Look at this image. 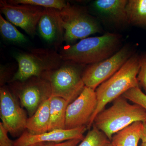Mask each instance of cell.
Here are the masks:
<instances>
[{
  "instance_id": "obj_24",
  "label": "cell",
  "mask_w": 146,
  "mask_h": 146,
  "mask_svg": "<svg viewBox=\"0 0 146 146\" xmlns=\"http://www.w3.org/2000/svg\"><path fill=\"white\" fill-rule=\"evenodd\" d=\"M8 133L2 123H0V146H14V141L8 137Z\"/></svg>"
},
{
  "instance_id": "obj_13",
  "label": "cell",
  "mask_w": 146,
  "mask_h": 146,
  "mask_svg": "<svg viewBox=\"0 0 146 146\" xmlns=\"http://www.w3.org/2000/svg\"><path fill=\"white\" fill-rule=\"evenodd\" d=\"M37 27L40 36L50 44L58 46L64 42V31L58 10L44 8Z\"/></svg>"
},
{
  "instance_id": "obj_19",
  "label": "cell",
  "mask_w": 146,
  "mask_h": 146,
  "mask_svg": "<svg viewBox=\"0 0 146 146\" xmlns=\"http://www.w3.org/2000/svg\"><path fill=\"white\" fill-rule=\"evenodd\" d=\"M0 33L5 41L14 44H23L28 41L26 36L1 14L0 15Z\"/></svg>"
},
{
  "instance_id": "obj_2",
  "label": "cell",
  "mask_w": 146,
  "mask_h": 146,
  "mask_svg": "<svg viewBox=\"0 0 146 146\" xmlns=\"http://www.w3.org/2000/svg\"><path fill=\"white\" fill-rule=\"evenodd\" d=\"M140 68V56L133 54L111 77L96 89L98 101L96 109L87 126L92 127L97 115L106 105L113 101L131 88L139 87L137 76Z\"/></svg>"
},
{
  "instance_id": "obj_14",
  "label": "cell",
  "mask_w": 146,
  "mask_h": 146,
  "mask_svg": "<svg viewBox=\"0 0 146 146\" xmlns=\"http://www.w3.org/2000/svg\"><path fill=\"white\" fill-rule=\"evenodd\" d=\"M127 0H97L94 7L106 18L118 25L128 23L126 12Z\"/></svg>"
},
{
  "instance_id": "obj_18",
  "label": "cell",
  "mask_w": 146,
  "mask_h": 146,
  "mask_svg": "<svg viewBox=\"0 0 146 146\" xmlns=\"http://www.w3.org/2000/svg\"><path fill=\"white\" fill-rule=\"evenodd\" d=\"M128 23L146 27V0H129L126 6Z\"/></svg>"
},
{
  "instance_id": "obj_15",
  "label": "cell",
  "mask_w": 146,
  "mask_h": 146,
  "mask_svg": "<svg viewBox=\"0 0 146 146\" xmlns=\"http://www.w3.org/2000/svg\"><path fill=\"white\" fill-rule=\"evenodd\" d=\"M145 124L137 121L125 128L112 136L111 143L116 146H138L143 133Z\"/></svg>"
},
{
  "instance_id": "obj_20",
  "label": "cell",
  "mask_w": 146,
  "mask_h": 146,
  "mask_svg": "<svg viewBox=\"0 0 146 146\" xmlns=\"http://www.w3.org/2000/svg\"><path fill=\"white\" fill-rule=\"evenodd\" d=\"M78 146H107L111 141L95 125Z\"/></svg>"
},
{
  "instance_id": "obj_10",
  "label": "cell",
  "mask_w": 146,
  "mask_h": 146,
  "mask_svg": "<svg viewBox=\"0 0 146 146\" xmlns=\"http://www.w3.org/2000/svg\"><path fill=\"white\" fill-rule=\"evenodd\" d=\"M0 114L3 125L12 136H18L26 129V113L15 95L5 86L0 89Z\"/></svg>"
},
{
  "instance_id": "obj_22",
  "label": "cell",
  "mask_w": 146,
  "mask_h": 146,
  "mask_svg": "<svg viewBox=\"0 0 146 146\" xmlns=\"http://www.w3.org/2000/svg\"><path fill=\"white\" fill-rule=\"evenodd\" d=\"M122 96L133 103L141 106L146 110V94L142 91L140 87L131 88Z\"/></svg>"
},
{
  "instance_id": "obj_1",
  "label": "cell",
  "mask_w": 146,
  "mask_h": 146,
  "mask_svg": "<svg viewBox=\"0 0 146 146\" xmlns=\"http://www.w3.org/2000/svg\"><path fill=\"white\" fill-rule=\"evenodd\" d=\"M121 37L108 33L100 36L87 37L75 44L64 46L59 54L63 61L86 65L101 62L119 50Z\"/></svg>"
},
{
  "instance_id": "obj_12",
  "label": "cell",
  "mask_w": 146,
  "mask_h": 146,
  "mask_svg": "<svg viewBox=\"0 0 146 146\" xmlns=\"http://www.w3.org/2000/svg\"><path fill=\"white\" fill-rule=\"evenodd\" d=\"M87 129V127L84 126L74 129H56L38 134H31L25 131L14 141V146H29L40 143H61L73 139L82 141Z\"/></svg>"
},
{
  "instance_id": "obj_21",
  "label": "cell",
  "mask_w": 146,
  "mask_h": 146,
  "mask_svg": "<svg viewBox=\"0 0 146 146\" xmlns=\"http://www.w3.org/2000/svg\"><path fill=\"white\" fill-rule=\"evenodd\" d=\"M9 3L15 4L29 5L44 8L61 10L68 6V2L63 0H9Z\"/></svg>"
},
{
  "instance_id": "obj_6",
  "label": "cell",
  "mask_w": 146,
  "mask_h": 146,
  "mask_svg": "<svg viewBox=\"0 0 146 146\" xmlns=\"http://www.w3.org/2000/svg\"><path fill=\"white\" fill-rule=\"evenodd\" d=\"M58 13L64 31L63 41L66 43L87 38L101 31L98 22L80 7L68 3L65 8L58 10Z\"/></svg>"
},
{
  "instance_id": "obj_9",
  "label": "cell",
  "mask_w": 146,
  "mask_h": 146,
  "mask_svg": "<svg viewBox=\"0 0 146 146\" xmlns=\"http://www.w3.org/2000/svg\"><path fill=\"white\" fill-rule=\"evenodd\" d=\"M97 104L95 90L84 86L78 96L67 107L65 129L87 127L96 109Z\"/></svg>"
},
{
  "instance_id": "obj_17",
  "label": "cell",
  "mask_w": 146,
  "mask_h": 146,
  "mask_svg": "<svg viewBox=\"0 0 146 146\" xmlns=\"http://www.w3.org/2000/svg\"><path fill=\"white\" fill-rule=\"evenodd\" d=\"M70 103L59 97H51L48 130L65 129L66 110Z\"/></svg>"
},
{
  "instance_id": "obj_4",
  "label": "cell",
  "mask_w": 146,
  "mask_h": 146,
  "mask_svg": "<svg viewBox=\"0 0 146 146\" xmlns=\"http://www.w3.org/2000/svg\"><path fill=\"white\" fill-rule=\"evenodd\" d=\"M14 58L18 69L9 82H24L33 77H42L46 73L58 68L63 60L53 50L35 48L27 52H18Z\"/></svg>"
},
{
  "instance_id": "obj_28",
  "label": "cell",
  "mask_w": 146,
  "mask_h": 146,
  "mask_svg": "<svg viewBox=\"0 0 146 146\" xmlns=\"http://www.w3.org/2000/svg\"><path fill=\"white\" fill-rule=\"evenodd\" d=\"M107 146H115V145H113V144H112V143H110V144H109V145H108Z\"/></svg>"
},
{
  "instance_id": "obj_25",
  "label": "cell",
  "mask_w": 146,
  "mask_h": 146,
  "mask_svg": "<svg viewBox=\"0 0 146 146\" xmlns=\"http://www.w3.org/2000/svg\"><path fill=\"white\" fill-rule=\"evenodd\" d=\"M81 141L79 139H73L61 143H45L44 146H78Z\"/></svg>"
},
{
  "instance_id": "obj_26",
  "label": "cell",
  "mask_w": 146,
  "mask_h": 146,
  "mask_svg": "<svg viewBox=\"0 0 146 146\" xmlns=\"http://www.w3.org/2000/svg\"><path fill=\"white\" fill-rule=\"evenodd\" d=\"M144 124H145V129H144L143 136L141 139L142 143H141V146H146V123H144Z\"/></svg>"
},
{
  "instance_id": "obj_16",
  "label": "cell",
  "mask_w": 146,
  "mask_h": 146,
  "mask_svg": "<svg viewBox=\"0 0 146 146\" xmlns=\"http://www.w3.org/2000/svg\"><path fill=\"white\" fill-rule=\"evenodd\" d=\"M50 98L44 102L33 115L28 118L26 129L31 134H40L48 130Z\"/></svg>"
},
{
  "instance_id": "obj_7",
  "label": "cell",
  "mask_w": 146,
  "mask_h": 146,
  "mask_svg": "<svg viewBox=\"0 0 146 146\" xmlns=\"http://www.w3.org/2000/svg\"><path fill=\"white\" fill-rule=\"evenodd\" d=\"M12 83V89L18 96L21 104L31 117L44 102L52 96L49 81L42 77H33L24 82Z\"/></svg>"
},
{
  "instance_id": "obj_8",
  "label": "cell",
  "mask_w": 146,
  "mask_h": 146,
  "mask_svg": "<svg viewBox=\"0 0 146 146\" xmlns=\"http://www.w3.org/2000/svg\"><path fill=\"white\" fill-rule=\"evenodd\" d=\"M132 55L130 47L125 46L107 59L91 64L82 73L85 86L96 90L102 83L117 72Z\"/></svg>"
},
{
  "instance_id": "obj_5",
  "label": "cell",
  "mask_w": 146,
  "mask_h": 146,
  "mask_svg": "<svg viewBox=\"0 0 146 146\" xmlns=\"http://www.w3.org/2000/svg\"><path fill=\"white\" fill-rule=\"evenodd\" d=\"M84 65L63 61L57 69L42 76L50 84L51 97H60L70 103L76 99L85 86L81 68Z\"/></svg>"
},
{
  "instance_id": "obj_23",
  "label": "cell",
  "mask_w": 146,
  "mask_h": 146,
  "mask_svg": "<svg viewBox=\"0 0 146 146\" xmlns=\"http://www.w3.org/2000/svg\"><path fill=\"white\" fill-rule=\"evenodd\" d=\"M140 68L137 76L139 86H141L146 94V54L140 56Z\"/></svg>"
},
{
  "instance_id": "obj_11",
  "label": "cell",
  "mask_w": 146,
  "mask_h": 146,
  "mask_svg": "<svg viewBox=\"0 0 146 146\" xmlns=\"http://www.w3.org/2000/svg\"><path fill=\"white\" fill-rule=\"evenodd\" d=\"M0 9L6 20L23 30L30 36L35 34L36 27L44 8L35 6L15 4L0 1Z\"/></svg>"
},
{
  "instance_id": "obj_3",
  "label": "cell",
  "mask_w": 146,
  "mask_h": 146,
  "mask_svg": "<svg viewBox=\"0 0 146 146\" xmlns=\"http://www.w3.org/2000/svg\"><path fill=\"white\" fill-rule=\"evenodd\" d=\"M137 121L146 123V110L139 105L131 104L123 96L113 101L110 107L96 116L94 124L111 141L115 133Z\"/></svg>"
},
{
  "instance_id": "obj_27",
  "label": "cell",
  "mask_w": 146,
  "mask_h": 146,
  "mask_svg": "<svg viewBox=\"0 0 146 146\" xmlns=\"http://www.w3.org/2000/svg\"><path fill=\"white\" fill-rule=\"evenodd\" d=\"M45 143H38L33 144V145H31L29 146H44Z\"/></svg>"
}]
</instances>
